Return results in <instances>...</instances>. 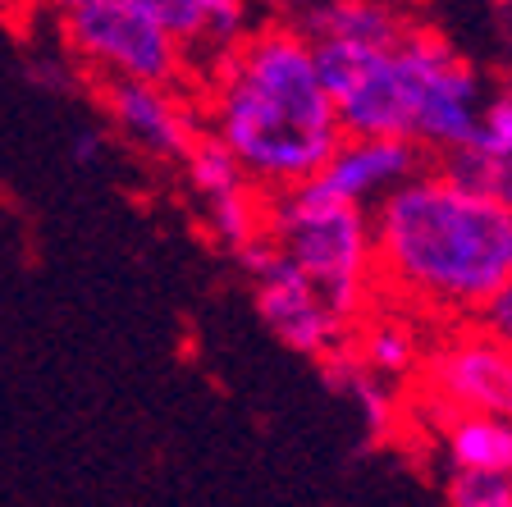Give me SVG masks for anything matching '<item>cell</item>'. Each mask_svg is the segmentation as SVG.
Returning a JSON list of instances; mask_svg holds the SVG:
<instances>
[{
    "instance_id": "obj_23",
    "label": "cell",
    "mask_w": 512,
    "mask_h": 507,
    "mask_svg": "<svg viewBox=\"0 0 512 507\" xmlns=\"http://www.w3.org/2000/svg\"><path fill=\"white\" fill-rule=\"evenodd\" d=\"M42 5H51L55 14H69V10H78V5H83V0H42Z\"/></svg>"
},
{
    "instance_id": "obj_2",
    "label": "cell",
    "mask_w": 512,
    "mask_h": 507,
    "mask_svg": "<svg viewBox=\"0 0 512 507\" xmlns=\"http://www.w3.org/2000/svg\"><path fill=\"white\" fill-rule=\"evenodd\" d=\"M206 133L266 197L316 179L343 142V128L320 87L307 37L284 19L252 28L206 83Z\"/></svg>"
},
{
    "instance_id": "obj_7",
    "label": "cell",
    "mask_w": 512,
    "mask_h": 507,
    "mask_svg": "<svg viewBox=\"0 0 512 507\" xmlns=\"http://www.w3.org/2000/svg\"><path fill=\"white\" fill-rule=\"evenodd\" d=\"M421 393L444 416H503L512 421V352L480 325L453 329L421 357Z\"/></svg>"
},
{
    "instance_id": "obj_10",
    "label": "cell",
    "mask_w": 512,
    "mask_h": 507,
    "mask_svg": "<svg viewBox=\"0 0 512 507\" xmlns=\"http://www.w3.org/2000/svg\"><path fill=\"white\" fill-rule=\"evenodd\" d=\"M426 169V151L403 138H343L316 183L348 206H375Z\"/></svg>"
},
{
    "instance_id": "obj_1",
    "label": "cell",
    "mask_w": 512,
    "mask_h": 507,
    "mask_svg": "<svg viewBox=\"0 0 512 507\" xmlns=\"http://www.w3.org/2000/svg\"><path fill=\"white\" fill-rule=\"evenodd\" d=\"M375 279L444 316H476L512 284V211L490 192L421 169L371 206Z\"/></svg>"
},
{
    "instance_id": "obj_18",
    "label": "cell",
    "mask_w": 512,
    "mask_h": 507,
    "mask_svg": "<svg viewBox=\"0 0 512 507\" xmlns=\"http://www.w3.org/2000/svg\"><path fill=\"white\" fill-rule=\"evenodd\" d=\"M448 507H512V476H476L453 471L444 485Z\"/></svg>"
},
{
    "instance_id": "obj_12",
    "label": "cell",
    "mask_w": 512,
    "mask_h": 507,
    "mask_svg": "<svg viewBox=\"0 0 512 507\" xmlns=\"http://www.w3.org/2000/svg\"><path fill=\"white\" fill-rule=\"evenodd\" d=\"M448 471H476V476H512V421L503 416L453 412L439 421Z\"/></svg>"
},
{
    "instance_id": "obj_21",
    "label": "cell",
    "mask_w": 512,
    "mask_h": 507,
    "mask_svg": "<svg viewBox=\"0 0 512 507\" xmlns=\"http://www.w3.org/2000/svg\"><path fill=\"white\" fill-rule=\"evenodd\" d=\"M284 19H298V14H311V10H330V5H343V0H270Z\"/></svg>"
},
{
    "instance_id": "obj_22",
    "label": "cell",
    "mask_w": 512,
    "mask_h": 507,
    "mask_svg": "<svg viewBox=\"0 0 512 507\" xmlns=\"http://www.w3.org/2000/svg\"><path fill=\"white\" fill-rule=\"evenodd\" d=\"M74 156H78V160H96V156H101V138H96V133H87V138H78Z\"/></svg>"
},
{
    "instance_id": "obj_6",
    "label": "cell",
    "mask_w": 512,
    "mask_h": 507,
    "mask_svg": "<svg viewBox=\"0 0 512 507\" xmlns=\"http://www.w3.org/2000/svg\"><path fill=\"white\" fill-rule=\"evenodd\" d=\"M234 261L243 265L247 279H252L256 316L266 320V329L284 343L288 352L311 357V361H325L339 348H348V329L352 325L325 307V297H320L316 288H311L307 279L279 256V247L270 243L266 233H261L256 243H247Z\"/></svg>"
},
{
    "instance_id": "obj_4",
    "label": "cell",
    "mask_w": 512,
    "mask_h": 507,
    "mask_svg": "<svg viewBox=\"0 0 512 507\" xmlns=\"http://www.w3.org/2000/svg\"><path fill=\"white\" fill-rule=\"evenodd\" d=\"M394 60L403 83L407 142L439 160L467 151L485 110V83L476 69L453 51L444 32L416 23H407V32L394 42Z\"/></svg>"
},
{
    "instance_id": "obj_17",
    "label": "cell",
    "mask_w": 512,
    "mask_h": 507,
    "mask_svg": "<svg viewBox=\"0 0 512 507\" xmlns=\"http://www.w3.org/2000/svg\"><path fill=\"white\" fill-rule=\"evenodd\" d=\"M439 169L462 183H471V188L490 192L499 206L512 211V160H480V156H471V151H453V156L439 160Z\"/></svg>"
},
{
    "instance_id": "obj_16",
    "label": "cell",
    "mask_w": 512,
    "mask_h": 507,
    "mask_svg": "<svg viewBox=\"0 0 512 507\" xmlns=\"http://www.w3.org/2000/svg\"><path fill=\"white\" fill-rule=\"evenodd\" d=\"M467 151L480 160H512V87H503L499 96H485Z\"/></svg>"
},
{
    "instance_id": "obj_8",
    "label": "cell",
    "mask_w": 512,
    "mask_h": 507,
    "mask_svg": "<svg viewBox=\"0 0 512 507\" xmlns=\"http://www.w3.org/2000/svg\"><path fill=\"white\" fill-rule=\"evenodd\" d=\"M101 110H106V124L124 138V147L156 165H183L202 133L197 115L179 101V87L115 78V83H101Z\"/></svg>"
},
{
    "instance_id": "obj_19",
    "label": "cell",
    "mask_w": 512,
    "mask_h": 507,
    "mask_svg": "<svg viewBox=\"0 0 512 507\" xmlns=\"http://www.w3.org/2000/svg\"><path fill=\"white\" fill-rule=\"evenodd\" d=\"M476 320H480V329H485V334L499 338L503 348L512 352V284H503L499 293H494L490 302L476 311Z\"/></svg>"
},
{
    "instance_id": "obj_14",
    "label": "cell",
    "mask_w": 512,
    "mask_h": 507,
    "mask_svg": "<svg viewBox=\"0 0 512 507\" xmlns=\"http://www.w3.org/2000/svg\"><path fill=\"white\" fill-rule=\"evenodd\" d=\"M320 366H325V384H330L343 402H352V412L362 416L366 434H371L375 444H384V439L398 430V416H403V407H398V398H394V384L366 375L348 348H339L334 357L320 361Z\"/></svg>"
},
{
    "instance_id": "obj_13",
    "label": "cell",
    "mask_w": 512,
    "mask_h": 507,
    "mask_svg": "<svg viewBox=\"0 0 512 507\" xmlns=\"http://www.w3.org/2000/svg\"><path fill=\"white\" fill-rule=\"evenodd\" d=\"M348 352L357 357V366L375 380L394 384V380H412L416 370H421V338L416 329L407 325L403 316H380V320H366L357 334L348 338Z\"/></svg>"
},
{
    "instance_id": "obj_5",
    "label": "cell",
    "mask_w": 512,
    "mask_h": 507,
    "mask_svg": "<svg viewBox=\"0 0 512 507\" xmlns=\"http://www.w3.org/2000/svg\"><path fill=\"white\" fill-rule=\"evenodd\" d=\"M60 28L69 55L101 83L124 78V83L179 87L188 78L174 37L138 0H83L78 10L60 14Z\"/></svg>"
},
{
    "instance_id": "obj_9",
    "label": "cell",
    "mask_w": 512,
    "mask_h": 507,
    "mask_svg": "<svg viewBox=\"0 0 512 507\" xmlns=\"http://www.w3.org/2000/svg\"><path fill=\"white\" fill-rule=\"evenodd\" d=\"M156 19L179 46L183 74H197L202 87L252 37V5L247 0H156Z\"/></svg>"
},
{
    "instance_id": "obj_15",
    "label": "cell",
    "mask_w": 512,
    "mask_h": 507,
    "mask_svg": "<svg viewBox=\"0 0 512 507\" xmlns=\"http://www.w3.org/2000/svg\"><path fill=\"white\" fill-rule=\"evenodd\" d=\"M183 174H188V188L202 197V206H211V201H220V197H234V192L252 188V183H247V174L238 169V160L229 156V151H224L211 133H197L192 151L183 156Z\"/></svg>"
},
{
    "instance_id": "obj_11",
    "label": "cell",
    "mask_w": 512,
    "mask_h": 507,
    "mask_svg": "<svg viewBox=\"0 0 512 507\" xmlns=\"http://www.w3.org/2000/svg\"><path fill=\"white\" fill-rule=\"evenodd\" d=\"M288 28L316 42H348V46H394L407 32V14L394 0H343L330 10H311L298 19H284Z\"/></svg>"
},
{
    "instance_id": "obj_3",
    "label": "cell",
    "mask_w": 512,
    "mask_h": 507,
    "mask_svg": "<svg viewBox=\"0 0 512 507\" xmlns=\"http://www.w3.org/2000/svg\"><path fill=\"white\" fill-rule=\"evenodd\" d=\"M266 238L339 320L357 325L366 316L375 288V252L371 215L362 206H348L307 179L266 197Z\"/></svg>"
},
{
    "instance_id": "obj_20",
    "label": "cell",
    "mask_w": 512,
    "mask_h": 507,
    "mask_svg": "<svg viewBox=\"0 0 512 507\" xmlns=\"http://www.w3.org/2000/svg\"><path fill=\"white\" fill-rule=\"evenodd\" d=\"M32 78L42 87H55V92H74V74L64 64H51V60H32Z\"/></svg>"
}]
</instances>
